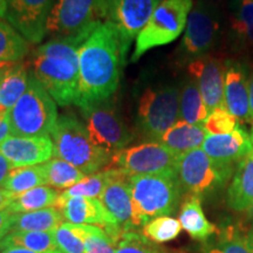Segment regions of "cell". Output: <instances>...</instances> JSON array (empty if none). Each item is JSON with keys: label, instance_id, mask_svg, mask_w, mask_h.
I'll return each mask as SVG.
<instances>
[{"label": "cell", "instance_id": "cb8c5ba5", "mask_svg": "<svg viewBox=\"0 0 253 253\" xmlns=\"http://www.w3.org/2000/svg\"><path fill=\"white\" fill-rule=\"evenodd\" d=\"M226 202L235 211L249 210L253 204V151L237 166L227 189Z\"/></svg>", "mask_w": 253, "mask_h": 253}, {"label": "cell", "instance_id": "7402d4cb", "mask_svg": "<svg viewBox=\"0 0 253 253\" xmlns=\"http://www.w3.org/2000/svg\"><path fill=\"white\" fill-rule=\"evenodd\" d=\"M230 30L233 49L253 58V0H236Z\"/></svg>", "mask_w": 253, "mask_h": 253}, {"label": "cell", "instance_id": "2e32d148", "mask_svg": "<svg viewBox=\"0 0 253 253\" xmlns=\"http://www.w3.org/2000/svg\"><path fill=\"white\" fill-rule=\"evenodd\" d=\"M202 149L218 166L233 168L253 151V126H238L232 132L208 135Z\"/></svg>", "mask_w": 253, "mask_h": 253}, {"label": "cell", "instance_id": "1f68e13d", "mask_svg": "<svg viewBox=\"0 0 253 253\" xmlns=\"http://www.w3.org/2000/svg\"><path fill=\"white\" fill-rule=\"evenodd\" d=\"M67 226L82 240L86 253H115L116 243L102 227L84 224H71Z\"/></svg>", "mask_w": 253, "mask_h": 253}, {"label": "cell", "instance_id": "ee69618b", "mask_svg": "<svg viewBox=\"0 0 253 253\" xmlns=\"http://www.w3.org/2000/svg\"><path fill=\"white\" fill-rule=\"evenodd\" d=\"M249 94H250V109H251L252 126H253V69L250 73L249 78Z\"/></svg>", "mask_w": 253, "mask_h": 253}, {"label": "cell", "instance_id": "7dc6e473", "mask_svg": "<svg viewBox=\"0 0 253 253\" xmlns=\"http://www.w3.org/2000/svg\"><path fill=\"white\" fill-rule=\"evenodd\" d=\"M246 239V244H248L250 251H251V253H253V230L250 231V232L248 233V236L245 237Z\"/></svg>", "mask_w": 253, "mask_h": 253}, {"label": "cell", "instance_id": "f907efd6", "mask_svg": "<svg viewBox=\"0 0 253 253\" xmlns=\"http://www.w3.org/2000/svg\"><path fill=\"white\" fill-rule=\"evenodd\" d=\"M5 65H7V63H0V68H1L2 66H5Z\"/></svg>", "mask_w": 253, "mask_h": 253}, {"label": "cell", "instance_id": "b9f144b4", "mask_svg": "<svg viewBox=\"0 0 253 253\" xmlns=\"http://www.w3.org/2000/svg\"><path fill=\"white\" fill-rule=\"evenodd\" d=\"M12 135V130H11V126H9L7 116L2 118L0 116V143L4 142L6 138L9 137Z\"/></svg>", "mask_w": 253, "mask_h": 253}, {"label": "cell", "instance_id": "f546056e", "mask_svg": "<svg viewBox=\"0 0 253 253\" xmlns=\"http://www.w3.org/2000/svg\"><path fill=\"white\" fill-rule=\"evenodd\" d=\"M42 167L45 170L46 185L56 190H67L88 176L73 164L56 157L43 163Z\"/></svg>", "mask_w": 253, "mask_h": 253}, {"label": "cell", "instance_id": "ab89813d", "mask_svg": "<svg viewBox=\"0 0 253 253\" xmlns=\"http://www.w3.org/2000/svg\"><path fill=\"white\" fill-rule=\"evenodd\" d=\"M12 213L8 209L0 211V243L5 239L11 231V218Z\"/></svg>", "mask_w": 253, "mask_h": 253}, {"label": "cell", "instance_id": "f6af8a7d", "mask_svg": "<svg viewBox=\"0 0 253 253\" xmlns=\"http://www.w3.org/2000/svg\"><path fill=\"white\" fill-rule=\"evenodd\" d=\"M0 253H39V252H34V251H31V250H27L24 248H18V246H13V248L4 249ZM58 253H61V252H58Z\"/></svg>", "mask_w": 253, "mask_h": 253}, {"label": "cell", "instance_id": "8d00e7d4", "mask_svg": "<svg viewBox=\"0 0 253 253\" xmlns=\"http://www.w3.org/2000/svg\"><path fill=\"white\" fill-rule=\"evenodd\" d=\"M239 126L238 120L226 108H216L209 113L204 128L209 135H223L232 132Z\"/></svg>", "mask_w": 253, "mask_h": 253}, {"label": "cell", "instance_id": "44dd1931", "mask_svg": "<svg viewBox=\"0 0 253 253\" xmlns=\"http://www.w3.org/2000/svg\"><path fill=\"white\" fill-rule=\"evenodd\" d=\"M31 69L21 61L7 63L0 68V116H7L27 89Z\"/></svg>", "mask_w": 253, "mask_h": 253}, {"label": "cell", "instance_id": "52a82bcc", "mask_svg": "<svg viewBox=\"0 0 253 253\" xmlns=\"http://www.w3.org/2000/svg\"><path fill=\"white\" fill-rule=\"evenodd\" d=\"M192 0H162L135 40L130 61L137 62L148 50L175 41L186 26Z\"/></svg>", "mask_w": 253, "mask_h": 253}, {"label": "cell", "instance_id": "9a60e30c", "mask_svg": "<svg viewBox=\"0 0 253 253\" xmlns=\"http://www.w3.org/2000/svg\"><path fill=\"white\" fill-rule=\"evenodd\" d=\"M230 61L207 54L188 65L189 74L197 82L209 113L225 107V77Z\"/></svg>", "mask_w": 253, "mask_h": 253}, {"label": "cell", "instance_id": "d6a6232c", "mask_svg": "<svg viewBox=\"0 0 253 253\" xmlns=\"http://www.w3.org/2000/svg\"><path fill=\"white\" fill-rule=\"evenodd\" d=\"M41 185H46V176L42 164H39L12 169L2 188L17 196Z\"/></svg>", "mask_w": 253, "mask_h": 253}, {"label": "cell", "instance_id": "ac0fdd59", "mask_svg": "<svg viewBox=\"0 0 253 253\" xmlns=\"http://www.w3.org/2000/svg\"><path fill=\"white\" fill-rule=\"evenodd\" d=\"M54 208L60 210L67 223L96 225L103 230H121L97 198L63 197L60 194Z\"/></svg>", "mask_w": 253, "mask_h": 253}, {"label": "cell", "instance_id": "836d02e7", "mask_svg": "<svg viewBox=\"0 0 253 253\" xmlns=\"http://www.w3.org/2000/svg\"><path fill=\"white\" fill-rule=\"evenodd\" d=\"M115 168H106L101 171L86 176L82 181L73 185L72 188L61 192V196H63V197L100 198L106 186L110 182V179L115 176Z\"/></svg>", "mask_w": 253, "mask_h": 253}, {"label": "cell", "instance_id": "d590c367", "mask_svg": "<svg viewBox=\"0 0 253 253\" xmlns=\"http://www.w3.org/2000/svg\"><path fill=\"white\" fill-rule=\"evenodd\" d=\"M115 253H175L161 248L156 243L151 242L136 231L123 232L116 243Z\"/></svg>", "mask_w": 253, "mask_h": 253}, {"label": "cell", "instance_id": "4dcf8cb0", "mask_svg": "<svg viewBox=\"0 0 253 253\" xmlns=\"http://www.w3.org/2000/svg\"><path fill=\"white\" fill-rule=\"evenodd\" d=\"M28 52V41L12 25L0 21V63L21 61Z\"/></svg>", "mask_w": 253, "mask_h": 253}, {"label": "cell", "instance_id": "e575fe53", "mask_svg": "<svg viewBox=\"0 0 253 253\" xmlns=\"http://www.w3.org/2000/svg\"><path fill=\"white\" fill-rule=\"evenodd\" d=\"M182 225L178 219L170 216H161L148 221L142 227L144 237L156 244L171 242L179 236Z\"/></svg>", "mask_w": 253, "mask_h": 253}, {"label": "cell", "instance_id": "83f0119b", "mask_svg": "<svg viewBox=\"0 0 253 253\" xmlns=\"http://www.w3.org/2000/svg\"><path fill=\"white\" fill-rule=\"evenodd\" d=\"M24 248L39 253H58L59 248L56 245L53 231H17L9 232L5 239L0 243V249L7 248Z\"/></svg>", "mask_w": 253, "mask_h": 253}, {"label": "cell", "instance_id": "bcb514c9", "mask_svg": "<svg viewBox=\"0 0 253 253\" xmlns=\"http://www.w3.org/2000/svg\"><path fill=\"white\" fill-rule=\"evenodd\" d=\"M205 1H207L208 4H210L211 6H213L214 8L219 9L220 7H223V6L226 4L227 0H205Z\"/></svg>", "mask_w": 253, "mask_h": 253}, {"label": "cell", "instance_id": "74e56055", "mask_svg": "<svg viewBox=\"0 0 253 253\" xmlns=\"http://www.w3.org/2000/svg\"><path fill=\"white\" fill-rule=\"evenodd\" d=\"M207 253H251L245 237H242L232 227L221 232L219 239L207 250Z\"/></svg>", "mask_w": 253, "mask_h": 253}, {"label": "cell", "instance_id": "7a4b0ae2", "mask_svg": "<svg viewBox=\"0 0 253 253\" xmlns=\"http://www.w3.org/2000/svg\"><path fill=\"white\" fill-rule=\"evenodd\" d=\"M84 42L82 39H52L34 50L32 72L61 107L77 104L79 101V50Z\"/></svg>", "mask_w": 253, "mask_h": 253}, {"label": "cell", "instance_id": "484cf974", "mask_svg": "<svg viewBox=\"0 0 253 253\" xmlns=\"http://www.w3.org/2000/svg\"><path fill=\"white\" fill-rule=\"evenodd\" d=\"M65 223L63 216L58 209L52 207L33 212L13 213L11 218V231H54Z\"/></svg>", "mask_w": 253, "mask_h": 253}, {"label": "cell", "instance_id": "8fae6325", "mask_svg": "<svg viewBox=\"0 0 253 253\" xmlns=\"http://www.w3.org/2000/svg\"><path fill=\"white\" fill-rule=\"evenodd\" d=\"M81 113L90 140L107 153L114 155L126 149L134 140L132 131L109 99L84 107Z\"/></svg>", "mask_w": 253, "mask_h": 253}, {"label": "cell", "instance_id": "4fadbf2b", "mask_svg": "<svg viewBox=\"0 0 253 253\" xmlns=\"http://www.w3.org/2000/svg\"><path fill=\"white\" fill-rule=\"evenodd\" d=\"M162 0H106V20L118 31L128 54L132 41L148 24Z\"/></svg>", "mask_w": 253, "mask_h": 253}, {"label": "cell", "instance_id": "60d3db41", "mask_svg": "<svg viewBox=\"0 0 253 253\" xmlns=\"http://www.w3.org/2000/svg\"><path fill=\"white\" fill-rule=\"evenodd\" d=\"M14 167L8 162V160L0 153V188L4 186V183Z\"/></svg>", "mask_w": 253, "mask_h": 253}, {"label": "cell", "instance_id": "7bdbcfd3", "mask_svg": "<svg viewBox=\"0 0 253 253\" xmlns=\"http://www.w3.org/2000/svg\"><path fill=\"white\" fill-rule=\"evenodd\" d=\"M14 196L4 188H0V211L6 210L11 205Z\"/></svg>", "mask_w": 253, "mask_h": 253}, {"label": "cell", "instance_id": "6da1fadb", "mask_svg": "<svg viewBox=\"0 0 253 253\" xmlns=\"http://www.w3.org/2000/svg\"><path fill=\"white\" fill-rule=\"evenodd\" d=\"M126 62V53L118 31L108 21H103L84 40L79 50V108L110 99L118 90Z\"/></svg>", "mask_w": 253, "mask_h": 253}, {"label": "cell", "instance_id": "277c9868", "mask_svg": "<svg viewBox=\"0 0 253 253\" xmlns=\"http://www.w3.org/2000/svg\"><path fill=\"white\" fill-rule=\"evenodd\" d=\"M136 227H143L156 217L169 216L183 195L177 173L129 176Z\"/></svg>", "mask_w": 253, "mask_h": 253}, {"label": "cell", "instance_id": "f1b7e54d", "mask_svg": "<svg viewBox=\"0 0 253 253\" xmlns=\"http://www.w3.org/2000/svg\"><path fill=\"white\" fill-rule=\"evenodd\" d=\"M58 190L47 185L31 189L13 197L8 210L12 213H25L54 207L60 197Z\"/></svg>", "mask_w": 253, "mask_h": 253}, {"label": "cell", "instance_id": "30bf717a", "mask_svg": "<svg viewBox=\"0 0 253 253\" xmlns=\"http://www.w3.org/2000/svg\"><path fill=\"white\" fill-rule=\"evenodd\" d=\"M176 173L183 192L202 197L226 184L233 168L218 166L198 148L178 157Z\"/></svg>", "mask_w": 253, "mask_h": 253}, {"label": "cell", "instance_id": "8992f818", "mask_svg": "<svg viewBox=\"0 0 253 253\" xmlns=\"http://www.w3.org/2000/svg\"><path fill=\"white\" fill-rule=\"evenodd\" d=\"M106 20V0H54L47 21L53 39L86 40Z\"/></svg>", "mask_w": 253, "mask_h": 253}, {"label": "cell", "instance_id": "603a6c76", "mask_svg": "<svg viewBox=\"0 0 253 253\" xmlns=\"http://www.w3.org/2000/svg\"><path fill=\"white\" fill-rule=\"evenodd\" d=\"M204 125H191L178 120L160 138V143L181 156L203 145L208 136Z\"/></svg>", "mask_w": 253, "mask_h": 253}, {"label": "cell", "instance_id": "5bb4252c", "mask_svg": "<svg viewBox=\"0 0 253 253\" xmlns=\"http://www.w3.org/2000/svg\"><path fill=\"white\" fill-rule=\"evenodd\" d=\"M54 0H6L5 18L31 43L47 34V21Z\"/></svg>", "mask_w": 253, "mask_h": 253}, {"label": "cell", "instance_id": "7c38bea8", "mask_svg": "<svg viewBox=\"0 0 253 253\" xmlns=\"http://www.w3.org/2000/svg\"><path fill=\"white\" fill-rule=\"evenodd\" d=\"M178 157L160 142L150 141L115 153L108 167L121 170L128 176L176 173Z\"/></svg>", "mask_w": 253, "mask_h": 253}, {"label": "cell", "instance_id": "d4e9b609", "mask_svg": "<svg viewBox=\"0 0 253 253\" xmlns=\"http://www.w3.org/2000/svg\"><path fill=\"white\" fill-rule=\"evenodd\" d=\"M179 223L188 235L196 240H207L217 232V227L208 220L202 209L201 197L189 195L179 210Z\"/></svg>", "mask_w": 253, "mask_h": 253}, {"label": "cell", "instance_id": "3957f363", "mask_svg": "<svg viewBox=\"0 0 253 253\" xmlns=\"http://www.w3.org/2000/svg\"><path fill=\"white\" fill-rule=\"evenodd\" d=\"M50 138L54 156L73 164L86 175L106 169L112 161L113 155L93 143L84 122L73 113L59 116Z\"/></svg>", "mask_w": 253, "mask_h": 253}, {"label": "cell", "instance_id": "c3c4849f", "mask_svg": "<svg viewBox=\"0 0 253 253\" xmlns=\"http://www.w3.org/2000/svg\"><path fill=\"white\" fill-rule=\"evenodd\" d=\"M6 0H0V18H5Z\"/></svg>", "mask_w": 253, "mask_h": 253}, {"label": "cell", "instance_id": "4316f807", "mask_svg": "<svg viewBox=\"0 0 253 253\" xmlns=\"http://www.w3.org/2000/svg\"><path fill=\"white\" fill-rule=\"evenodd\" d=\"M209 116L203 96L197 82L190 78L183 82L179 95V120L191 125H204Z\"/></svg>", "mask_w": 253, "mask_h": 253}, {"label": "cell", "instance_id": "f35d334b", "mask_svg": "<svg viewBox=\"0 0 253 253\" xmlns=\"http://www.w3.org/2000/svg\"><path fill=\"white\" fill-rule=\"evenodd\" d=\"M53 233L61 253H86L82 240L69 229L66 221L53 231Z\"/></svg>", "mask_w": 253, "mask_h": 253}, {"label": "cell", "instance_id": "5b68a950", "mask_svg": "<svg viewBox=\"0 0 253 253\" xmlns=\"http://www.w3.org/2000/svg\"><path fill=\"white\" fill-rule=\"evenodd\" d=\"M58 119L56 102L31 71L26 91L7 114L12 135L50 136Z\"/></svg>", "mask_w": 253, "mask_h": 253}, {"label": "cell", "instance_id": "ffe728a7", "mask_svg": "<svg viewBox=\"0 0 253 253\" xmlns=\"http://www.w3.org/2000/svg\"><path fill=\"white\" fill-rule=\"evenodd\" d=\"M249 73L244 62L231 61L225 77V107L239 123L252 126L250 109Z\"/></svg>", "mask_w": 253, "mask_h": 253}, {"label": "cell", "instance_id": "d6986e66", "mask_svg": "<svg viewBox=\"0 0 253 253\" xmlns=\"http://www.w3.org/2000/svg\"><path fill=\"white\" fill-rule=\"evenodd\" d=\"M100 201L123 232L137 229L132 212L129 176L126 173L116 169L115 176L106 186Z\"/></svg>", "mask_w": 253, "mask_h": 253}, {"label": "cell", "instance_id": "9c48e42d", "mask_svg": "<svg viewBox=\"0 0 253 253\" xmlns=\"http://www.w3.org/2000/svg\"><path fill=\"white\" fill-rule=\"evenodd\" d=\"M220 31L219 9L198 0L190 12L185 32L177 49L178 63H191L202 56L210 54L216 46Z\"/></svg>", "mask_w": 253, "mask_h": 253}, {"label": "cell", "instance_id": "681fc988", "mask_svg": "<svg viewBox=\"0 0 253 253\" xmlns=\"http://www.w3.org/2000/svg\"><path fill=\"white\" fill-rule=\"evenodd\" d=\"M249 216H250V218H251V220H252V224H253V204L251 205V207L249 208Z\"/></svg>", "mask_w": 253, "mask_h": 253}, {"label": "cell", "instance_id": "ba28073f", "mask_svg": "<svg viewBox=\"0 0 253 253\" xmlns=\"http://www.w3.org/2000/svg\"><path fill=\"white\" fill-rule=\"evenodd\" d=\"M181 87L161 84L147 88L137 106L136 126L144 137L158 142L168 129L179 120Z\"/></svg>", "mask_w": 253, "mask_h": 253}, {"label": "cell", "instance_id": "e0dca14e", "mask_svg": "<svg viewBox=\"0 0 253 253\" xmlns=\"http://www.w3.org/2000/svg\"><path fill=\"white\" fill-rule=\"evenodd\" d=\"M0 153L14 168L31 167L52 160L54 156V147L50 136L25 137L11 135L0 143Z\"/></svg>", "mask_w": 253, "mask_h": 253}]
</instances>
